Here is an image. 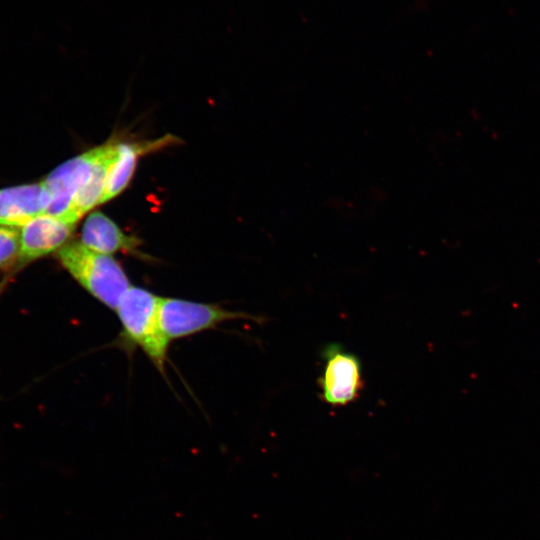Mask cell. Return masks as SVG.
<instances>
[{
	"label": "cell",
	"instance_id": "1",
	"mask_svg": "<svg viewBox=\"0 0 540 540\" xmlns=\"http://www.w3.org/2000/svg\"><path fill=\"white\" fill-rule=\"evenodd\" d=\"M117 143H106L57 166L43 180L49 195L46 213L77 223L101 204L109 165Z\"/></svg>",
	"mask_w": 540,
	"mask_h": 540
},
{
	"label": "cell",
	"instance_id": "2",
	"mask_svg": "<svg viewBox=\"0 0 540 540\" xmlns=\"http://www.w3.org/2000/svg\"><path fill=\"white\" fill-rule=\"evenodd\" d=\"M57 258L83 289L110 309L116 310L131 286L125 271L111 255L95 252L80 241L67 243L57 252Z\"/></svg>",
	"mask_w": 540,
	"mask_h": 540
},
{
	"label": "cell",
	"instance_id": "3",
	"mask_svg": "<svg viewBox=\"0 0 540 540\" xmlns=\"http://www.w3.org/2000/svg\"><path fill=\"white\" fill-rule=\"evenodd\" d=\"M159 299L145 288L130 286L115 311L121 322L123 342L142 349L163 372L169 341L160 325Z\"/></svg>",
	"mask_w": 540,
	"mask_h": 540
},
{
	"label": "cell",
	"instance_id": "4",
	"mask_svg": "<svg viewBox=\"0 0 540 540\" xmlns=\"http://www.w3.org/2000/svg\"><path fill=\"white\" fill-rule=\"evenodd\" d=\"M159 319L162 331L170 342L210 329L225 321L255 318L249 314L230 311L214 304L160 297Z\"/></svg>",
	"mask_w": 540,
	"mask_h": 540
},
{
	"label": "cell",
	"instance_id": "5",
	"mask_svg": "<svg viewBox=\"0 0 540 540\" xmlns=\"http://www.w3.org/2000/svg\"><path fill=\"white\" fill-rule=\"evenodd\" d=\"M75 225L63 217L43 213L22 226L19 229V253L11 273H17L34 261L57 253L68 243Z\"/></svg>",
	"mask_w": 540,
	"mask_h": 540
},
{
	"label": "cell",
	"instance_id": "6",
	"mask_svg": "<svg viewBox=\"0 0 540 540\" xmlns=\"http://www.w3.org/2000/svg\"><path fill=\"white\" fill-rule=\"evenodd\" d=\"M324 358L325 368L320 379L324 401L337 406L352 402L362 388L358 358L335 344L326 347Z\"/></svg>",
	"mask_w": 540,
	"mask_h": 540
},
{
	"label": "cell",
	"instance_id": "7",
	"mask_svg": "<svg viewBox=\"0 0 540 540\" xmlns=\"http://www.w3.org/2000/svg\"><path fill=\"white\" fill-rule=\"evenodd\" d=\"M49 195L42 181L0 189V225L20 229L46 213Z\"/></svg>",
	"mask_w": 540,
	"mask_h": 540
},
{
	"label": "cell",
	"instance_id": "8",
	"mask_svg": "<svg viewBox=\"0 0 540 540\" xmlns=\"http://www.w3.org/2000/svg\"><path fill=\"white\" fill-rule=\"evenodd\" d=\"M80 242L87 248L106 255L115 252H135L139 240L125 234L109 217L93 212L86 218Z\"/></svg>",
	"mask_w": 540,
	"mask_h": 540
},
{
	"label": "cell",
	"instance_id": "9",
	"mask_svg": "<svg viewBox=\"0 0 540 540\" xmlns=\"http://www.w3.org/2000/svg\"><path fill=\"white\" fill-rule=\"evenodd\" d=\"M141 149L134 144L117 143L115 155L107 171L101 204L111 200L126 188L133 176Z\"/></svg>",
	"mask_w": 540,
	"mask_h": 540
},
{
	"label": "cell",
	"instance_id": "10",
	"mask_svg": "<svg viewBox=\"0 0 540 540\" xmlns=\"http://www.w3.org/2000/svg\"><path fill=\"white\" fill-rule=\"evenodd\" d=\"M19 244V229L0 225V270L11 271L18 257Z\"/></svg>",
	"mask_w": 540,
	"mask_h": 540
}]
</instances>
